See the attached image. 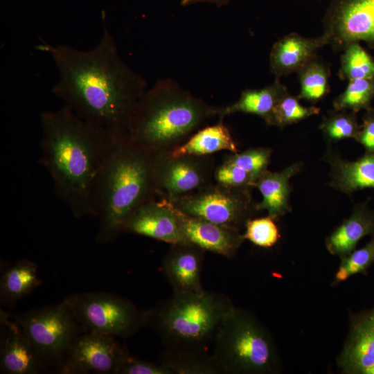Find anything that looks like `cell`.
<instances>
[{"label": "cell", "instance_id": "obj_27", "mask_svg": "<svg viewBox=\"0 0 374 374\" xmlns=\"http://www.w3.org/2000/svg\"><path fill=\"white\" fill-rule=\"evenodd\" d=\"M343 51L338 73L341 80L374 78V59L359 42L350 44Z\"/></svg>", "mask_w": 374, "mask_h": 374}, {"label": "cell", "instance_id": "obj_22", "mask_svg": "<svg viewBox=\"0 0 374 374\" xmlns=\"http://www.w3.org/2000/svg\"><path fill=\"white\" fill-rule=\"evenodd\" d=\"M287 91L286 87L276 78L268 86L243 91L238 100L232 104L216 107L215 116L223 118L242 112L258 116L267 123L279 100Z\"/></svg>", "mask_w": 374, "mask_h": 374}, {"label": "cell", "instance_id": "obj_11", "mask_svg": "<svg viewBox=\"0 0 374 374\" xmlns=\"http://www.w3.org/2000/svg\"><path fill=\"white\" fill-rule=\"evenodd\" d=\"M323 34L335 51L360 42L374 48V0H332Z\"/></svg>", "mask_w": 374, "mask_h": 374}, {"label": "cell", "instance_id": "obj_35", "mask_svg": "<svg viewBox=\"0 0 374 374\" xmlns=\"http://www.w3.org/2000/svg\"><path fill=\"white\" fill-rule=\"evenodd\" d=\"M118 373L120 374H172L171 371L161 363H152L127 355Z\"/></svg>", "mask_w": 374, "mask_h": 374}, {"label": "cell", "instance_id": "obj_1", "mask_svg": "<svg viewBox=\"0 0 374 374\" xmlns=\"http://www.w3.org/2000/svg\"><path fill=\"white\" fill-rule=\"evenodd\" d=\"M58 78L51 89L82 119L120 136H129L136 105L148 89L146 80L122 59L106 26L98 44L80 50L44 43Z\"/></svg>", "mask_w": 374, "mask_h": 374}, {"label": "cell", "instance_id": "obj_38", "mask_svg": "<svg viewBox=\"0 0 374 374\" xmlns=\"http://www.w3.org/2000/svg\"><path fill=\"white\" fill-rule=\"evenodd\" d=\"M373 213H374V210H373Z\"/></svg>", "mask_w": 374, "mask_h": 374}, {"label": "cell", "instance_id": "obj_4", "mask_svg": "<svg viewBox=\"0 0 374 374\" xmlns=\"http://www.w3.org/2000/svg\"><path fill=\"white\" fill-rule=\"evenodd\" d=\"M215 109L172 79H159L141 96L129 138L156 154H168L215 116Z\"/></svg>", "mask_w": 374, "mask_h": 374}, {"label": "cell", "instance_id": "obj_30", "mask_svg": "<svg viewBox=\"0 0 374 374\" xmlns=\"http://www.w3.org/2000/svg\"><path fill=\"white\" fill-rule=\"evenodd\" d=\"M299 99L287 91L279 100L267 125L283 128L319 114L320 108L303 106Z\"/></svg>", "mask_w": 374, "mask_h": 374}, {"label": "cell", "instance_id": "obj_20", "mask_svg": "<svg viewBox=\"0 0 374 374\" xmlns=\"http://www.w3.org/2000/svg\"><path fill=\"white\" fill-rule=\"evenodd\" d=\"M1 323L8 328L1 347V368L10 374H31L40 367L39 356L21 328L15 321L1 316Z\"/></svg>", "mask_w": 374, "mask_h": 374}, {"label": "cell", "instance_id": "obj_18", "mask_svg": "<svg viewBox=\"0 0 374 374\" xmlns=\"http://www.w3.org/2000/svg\"><path fill=\"white\" fill-rule=\"evenodd\" d=\"M323 159L330 166V186L332 188L346 194L374 188V152H365L352 161L344 159L329 148Z\"/></svg>", "mask_w": 374, "mask_h": 374}, {"label": "cell", "instance_id": "obj_6", "mask_svg": "<svg viewBox=\"0 0 374 374\" xmlns=\"http://www.w3.org/2000/svg\"><path fill=\"white\" fill-rule=\"evenodd\" d=\"M214 359L225 373L267 374L278 368L270 333L249 312L234 307L222 321L214 341Z\"/></svg>", "mask_w": 374, "mask_h": 374}, {"label": "cell", "instance_id": "obj_25", "mask_svg": "<svg viewBox=\"0 0 374 374\" xmlns=\"http://www.w3.org/2000/svg\"><path fill=\"white\" fill-rule=\"evenodd\" d=\"M159 359L172 374L222 373L213 355H208L205 351L166 350Z\"/></svg>", "mask_w": 374, "mask_h": 374}, {"label": "cell", "instance_id": "obj_7", "mask_svg": "<svg viewBox=\"0 0 374 374\" xmlns=\"http://www.w3.org/2000/svg\"><path fill=\"white\" fill-rule=\"evenodd\" d=\"M170 203L185 214L239 231L258 212L251 188L216 182Z\"/></svg>", "mask_w": 374, "mask_h": 374}, {"label": "cell", "instance_id": "obj_5", "mask_svg": "<svg viewBox=\"0 0 374 374\" xmlns=\"http://www.w3.org/2000/svg\"><path fill=\"white\" fill-rule=\"evenodd\" d=\"M235 306L225 294L204 291L200 294H175L142 314L161 337L166 350L205 351Z\"/></svg>", "mask_w": 374, "mask_h": 374}, {"label": "cell", "instance_id": "obj_9", "mask_svg": "<svg viewBox=\"0 0 374 374\" xmlns=\"http://www.w3.org/2000/svg\"><path fill=\"white\" fill-rule=\"evenodd\" d=\"M15 322L39 357H57L75 339L77 321L64 301L19 315Z\"/></svg>", "mask_w": 374, "mask_h": 374}, {"label": "cell", "instance_id": "obj_12", "mask_svg": "<svg viewBox=\"0 0 374 374\" xmlns=\"http://www.w3.org/2000/svg\"><path fill=\"white\" fill-rule=\"evenodd\" d=\"M68 351L64 373H118L127 355L114 337L89 331L74 339Z\"/></svg>", "mask_w": 374, "mask_h": 374}, {"label": "cell", "instance_id": "obj_24", "mask_svg": "<svg viewBox=\"0 0 374 374\" xmlns=\"http://www.w3.org/2000/svg\"><path fill=\"white\" fill-rule=\"evenodd\" d=\"M41 283L37 265L30 260L23 259L9 267L1 280V299L13 302L28 293Z\"/></svg>", "mask_w": 374, "mask_h": 374}, {"label": "cell", "instance_id": "obj_15", "mask_svg": "<svg viewBox=\"0 0 374 374\" xmlns=\"http://www.w3.org/2000/svg\"><path fill=\"white\" fill-rule=\"evenodd\" d=\"M123 232L134 233L171 244L187 242L179 228L172 204L160 198L139 208L126 222Z\"/></svg>", "mask_w": 374, "mask_h": 374}, {"label": "cell", "instance_id": "obj_37", "mask_svg": "<svg viewBox=\"0 0 374 374\" xmlns=\"http://www.w3.org/2000/svg\"><path fill=\"white\" fill-rule=\"evenodd\" d=\"M231 1L232 0H181L180 4L181 6H188L198 3H214L217 6H222Z\"/></svg>", "mask_w": 374, "mask_h": 374}, {"label": "cell", "instance_id": "obj_33", "mask_svg": "<svg viewBox=\"0 0 374 374\" xmlns=\"http://www.w3.org/2000/svg\"><path fill=\"white\" fill-rule=\"evenodd\" d=\"M270 216L251 218L245 224L244 240H248L255 245L269 248L274 246L280 238L276 224Z\"/></svg>", "mask_w": 374, "mask_h": 374}, {"label": "cell", "instance_id": "obj_14", "mask_svg": "<svg viewBox=\"0 0 374 374\" xmlns=\"http://www.w3.org/2000/svg\"><path fill=\"white\" fill-rule=\"evenodd\" d=\"M337 364L348 374H374V307L352 317Z\"/></svg>", "mask_w": 374, "mask_h": 374}, {"label": "cell", "instance_id": "obj_31", "mask_svg": "<svg viewBox=\"0 0 374 374\" xmlns=\"http://www.w3.org/2000/svg\"><path fill=\"white\" fill-rule=\"evenodd\" d=\"M363 247L353 250L341 258L339 267L335 275L333 283L346 280L351 276L364 271L374 261V235Z\"/></svg>", "mask_w": 374, "mask_h": 374}, {"label": "cell", "instance_id": "obj_8", "mask_svg": "<svg viewBox=\"0 0 374 374\" xmlns=\"http://www.w3.org/2000/svg\"><path fill=\"white\" fill-rule=\"evenodd\" d=\"M77 322L89 332L125 337L142 323L135 305L121 296L104 292H85L64 299Z\"/></svg>", "mask_w": 374, "mask_h": 374}, {"label": "cell", "instance_id": "obj_3", "mask_svg": "<svg viewBox=\"0 0 374 374\" xmlns=\"http://www.w3.org/2000/svg\"><path fill=\"white\" fill-rule=\"evenodd\" d=\"M156 153L127 138L111 154L93 184V216L98 219V243L114 240L130 217L157 195L154 178Z\"/></svg>", "mask_w": 374, "mask_h": 374}, {"label": "cell", "instance_id": "obj_17", "mask_svg": "<svg viewBox=\"0 0 374 374\" xmlns=\"http://www.w3.org/2000/svg\"><path fill=\"white\" fill-rule=\"evenodd\" d=\"M327 44L328 39L324 34L314 38L304 37L295 33L288 34L275 42L271 48L270 71L277 79L297 73L317 57L318 51Z\"/></svg>", "mask_w": 374, "mask_h": 374}, {"label": "cell", "instance_id": "obj_21", "mask_svg": "<svg viewBox=\"0 0 374 374\" xmlns=\"http://www.w3.org/2000/svg\"><path fill=\"white\" fill-rule=\"evenodd\" d=\"M366 235H374V213L366 204H357L350 215L326 238L325 244L332 255L341 258L351 253Z\"/></svg>", "mask_w": 374, "mask_h": 374}, {"label": "cell", "instance_id": "obj_19", "mask_svg": "<svg viewBox=\"0 0 374 374\" xmlns=\"http://www.w3.org/2000/svg\"><path fill=\"white\" fill-rule=\"evenodd\" d=\"M303 163L296 162L279 172L265 170L255 181L253 187L258 189L262 200L256 205L259 211L276 220L291 211L290 196L292 187L290 180L299 172Z\"/></svg>", "mask_w": 374, "mask_h": 374}, {"label": "cell", "instance_id": "obj_32", "mask_svg": "<svg viewBox=\"0 0 374 374\" xmlns=\"http://www.w3.org/2000/svg\"><path fill=\"white\" fill-rule=\"evenodd\" d=\"M269 148H251L241 152L231 153L224 162L237 166L256 179L266 170L271 160Z\"/></svg>", "mask_w": 374, "mask_h": 374}, {"label": "cell", "instance_id": "obj_26", "mask_svg": "<svg viewBox=\"0 0 374 374\" xmlns=\"http://www.w3.org/2000/svg\"><path fill=\"white\" fill-rule=\"evenodd\" d=\"M297 73L300 83L299 98L316 103L329 92L330 68L317 57L307 63Z\"/></svg>", "mask_w": 374, "mask_h": 374}, {"label": "cell", "instance_id": "obj_28", "mask_svg": "<svg viewBox=\"0 0 374 374\" xmlns=\"http://www.w3.org/2000/svg\"><path fill=\"white\" fill-rule=\"evenodd\" d=\"M373 98L374 78L350 80L345 90L335 99L334 110L357 113L371 108Z\"/></svg>", "mask_w": 374, "mask_h": 374}, {"label": "cell", "instance_id": "obj_36", "mask_svg": "<svg viewBox=\"0 0 374 374\" xmlns=\"http://www.w3.org/2000/svg\"><path fill=\"white\" fill-rule=\"evenodd\" d=\"M365 149V152H374V108L366 110L357 139Z\"/></svg>", "mask_w": 374, "mask_h": 374}, {"label": "cell", "instance_id": "obj_34", "mask_svg": "<svg viewBox=\"0 0 374 374\" xmlns=\"http://www.w3.org/2000/svg\"><path fill=\"white\" fill-rule=\"evenodd\" d=\"M213 179L217 184L236 188H252L256 181L246 170L224 161L215 167Z\"/></svg>", "mask_w": 374, "mask_h": 374}, {"label": "cell", "instance_id": "obj_29", "mask_svg": "<svg viewBox=\"0 0 374 374\" xmlns=\"http://www.w3.org/2000/svg\"><path fill=\"white\" fill-rule=\"evenodd\" d=\"M360 127L357 113L349 110H334L323 118L319 125L324 139L329 143L347 139L356 140Z\"/></svg>", "mask_w": 374, "mask_h": 374}, {"label": "cell", "instance_id": "obj_23", "mask_svg": "<svg viewBox=\"0 0 374 374\" xmlns=\"http://www.w3.org/2000/svg\"><path fill=\"white\" fill-rule=\"evenodd\" d=\"M220 118L217 123L202 127L195 132L185 143L170 153L172 157L181 155H211L215 152L228 150L231 153L239 152L229 129Z\"/></svg>", "mask_w": 374, "mask_h": 374}, {"label": "cell", "instance_id": "obj_16", "mask_svg": "<svg viewBox=\"0 0 374 374\" xmlns=\"http://www.w3.org/2000/svg\"><path fill=\"white\" fill-rule=\"evenodd\" d=\"M173 207L185 240L205 251L232 258L244 240L239 230L188 215Z\"/></svg>", "mask_w": 374, "mask_h": 374}, {"label": "cell", "instance_id": "obj_10", "mask_svg": "<svg viewBox=\"0 0 374 374\" xmlns=\"http://www.w3.org/2000/svg\"><path fill=\"white\" fill-rule=\"evenodd\" d=\"M215 158L211 155L156 154L154 178L157 195L174 202L212 184Z\"/></svg>", "mask_w": 374, "mask_h": 374}, {"label": "cell", "instance_id": "obj_13", "mask_svg": "<svg viewBox=\"0 0 374 374\" xmlns=\"http://www.w3.org/2000/svg\"><path fill=\"white\" fill-rule=\"evenodd\" d=\"M205 250L189 242L171 244L162 270L175 294L204 292L201 282Z\"/></svg>", "mask_w": 374, "mask_h": 374}, {"label": "cell", "instance_id": "obj_2", "mask_svg": "<svg viewBox=\"0 0 374 374\" xmlns=\"http://www.w3.org/2000/svg\"><path fill=\"white\" fill-rule=\"evenodd\" d=\"M39 161L49 173L55 194L75 217L93 216L91 194L101 168L120 136L87 122L66 106L40 114Z\"/></svg>", "mask_w": 374, "mask_h": 374}]
</instances>
